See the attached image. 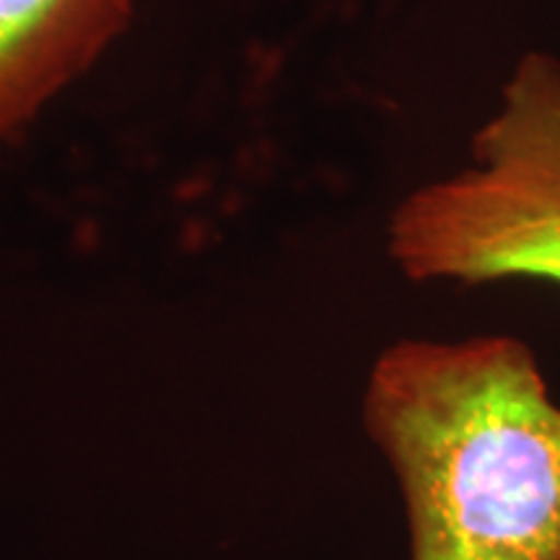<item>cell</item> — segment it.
Returning <instances> with one entry per match:
<instances>
[{
    "mask_svg": "<svg viewBox=\"0 0 560 560\" xmlns=\"http://www.w3.org/2000/svg\"><path fill=\"white\" fill-rule=\"evenodd\" d=\"M136 0H0V140L26 130L122 37Z\"/></svg>",
    "mask_w": 560,
    "mask_h": 560,
    "instance_id": "obj_3",
    "label": "cell"
},
{
    "mask_svg": "<svg viewBox=\"0 0 560 560\" xmlns=\"http://www.w3.org/2000/svg\"><path fill=\"white\" fill-rule=\"evenodd\" d=\"M361 423L400 490L405 560H560V402L527 342H392Z\"/></svg>",
    "mask_w": 560,
    "mask_h": 560,
    "instance_id": "obj_1",
    "label": "cell"
},
{
    "mask_svg": "<svg viewBox=\"0 0 560 560\" xmlns=\"http://www.w3.org/2000/svg\"><path fill=\"white\" fill-rule=\"evenodd\" d=\"M387 252L412 283L560 285V58L516 60L470 164L392 210Z\"/></svg>",
    "mask_w": 560,
    "mask_h": 560,
    "instance_id": "obj_2",
    "label": "cell"
}]
</instances>
